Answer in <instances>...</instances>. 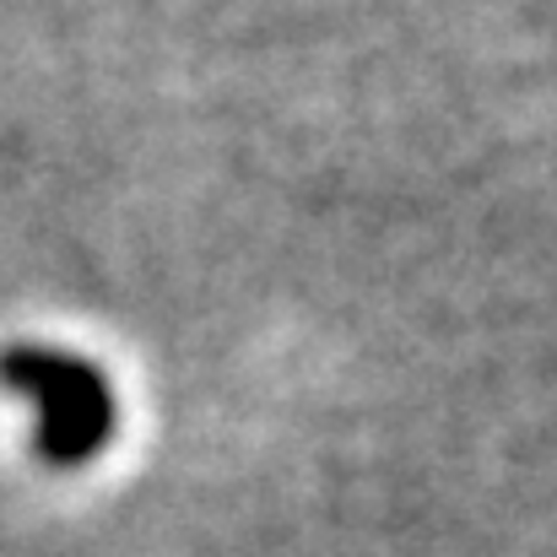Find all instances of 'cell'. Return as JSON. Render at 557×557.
<instances>
[{"label": "cell", "instance_id": "1", "mask_svg": "<svg viewBox=\"0 0 557 557\" xmlns=\"http://www.w3.org/2000/svg\"><path fill=\"white\" fill-rule=\"evenodd\" d=\"M0 379L38 411V455L54 466H82L109 449L120 406L109 379L87 358L60 347H5Z\"/></svg>", "mask_w": 557, "mask_h": 557}]
</instances>
